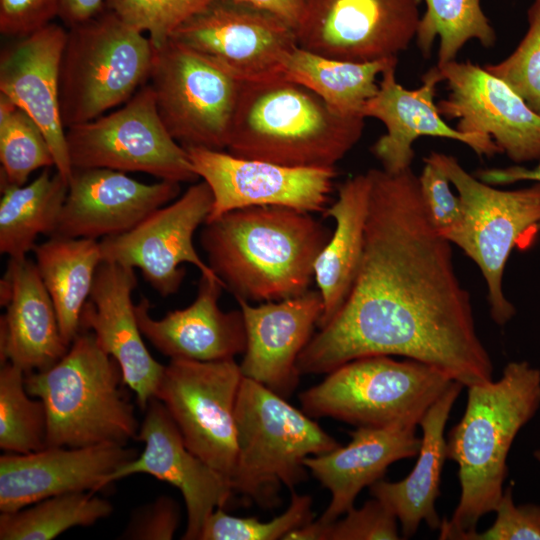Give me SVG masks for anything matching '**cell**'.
Segmentation results:
<instances>
[{
  "instance_id": "6da1fadb",
  "label": "cell",
  "mask_w": 540,
  "mask_h": 540,
  "mask_svg": "<svg viewBox=\"0 0 540 540\" xmlns=\"http://www.w3.org/2000/svg\"><path fill=\"white\" fill-rule=\"evenodd\" d=\"M364 246L351 291L300 353L302 374L329 373L357 358L397 355L469 387L493 380L471 297L452 243L432 225L411 168L370 169Z\"/></svg>"
},
{
  "instance_id": "7a4b0ae2",
  "label": "cell",
  "mask_w": 540,
  "mask_h": 540,
  "mask_svg": "<svg viewBox=\"0 0 540 540\" xmlns=\"http://www.w3.org/2000/svg\"><path fill=\"white\" fill-rule=\"evenodd\" d=\"M331 234L311 213L254 206L207 221L200 243L226 290L236 299L262 303L308 292Z\"/></svg>"
},
{
  "instance_id": "3957f363",
  "label": "cell",
  "mask_w": 540,
  "mask_h": 540,
  "mask_svg": "<svg viewBox=\"0 0 540 540\" xmlns=\"http://www.w3.org/2000/svg\"><path fill=\"white\" fill-rule=\"evenodd\" d=\"M467 388L464 414L446 439L447 458L458 465L461 493L451 518L441 521V540H459L495 511L512 443L540 407V370L524 360L512 361L497 381Z\"/></svg>"
},
{
  "instance_id": "277c9868",
  "label": "cell",
  "mask_w": 540,
  "mask_h": 540,
  "mask_svg": "<svg viewBox=\"0 0 540 540\" xmlns=\"http://www.w3.org/2000/svg\"><path fill=\"white\" fill-rule=\"evenodd\" d=\"M364 119L284 76L242 81L227 150L288 167L335 168L359 141Z\"/></svg>"
},
{
  "instance_id": "5b68a950",
  "label": "cell",
  "mask_w": 540,
  "mask_h": 540,
  "mask_svg": "<svg viewBox=\"0 0 540 540\" xmlns=\"http://www.w3.org/2000/svg\"><path fill=\"white\" fill-rule=\"evenodd\" d=\"M125 386L118 363L84 329L54 365L25 374L27 392L46 409L47 447L137 439L140 425Z\"/></svg>"
},
{
  "instance_id": "8992f818",
  "label": "cell",
  "mask_w": 540,
  "mask_h": 540,
  "mask_svg": "<svg viewBox=\"0 0 540 540\" xmlns=\"http://www.w3.org/2000/svg\"><path fill=\"white\" fill-rule=\"evenodd\" d=\"M235 421L237 455L232 488L264 508L279 505L282 485L292 490L306 479L307 457L339 446L286 398L244 376Z\"/></svg>"
},
{
  "instance_id": "52a82bcc",
  "label": "cell",
  "mask_w": 540,
  "mask_h": 540,
  "mask_svg": "<svg viewBox=\"0 0 540 540\" xmlns=\"http://www.w3.org/2000/svg\"><path fill=\"white\" fill-rule=\"evenodd\" d=\"M67 30L60 67L65 128L127 102L149 80L155 54L145 33L106 7Z\"/></svg>"
},
{
  "instance_id": "ba28073f",
  "label": "cell",
  "mask_w": 540,
  "mask_h": 540,
  "mask_svg": "<svg viewBox=\"0 0 540 540\" xmlns=\"http://www.w3.org/2000/svg\"><path fill=\"white\" fill-rule=\"evenodd\" d=\"M327 374L300 394L302 411L311 418L330 417L357 427L418 426L453 381L433 366L389 355L357 358Z\"/></svg>"
},
{
  "instance_id": "9c48e42d",
  "label": "cell",
  "mask_w": 540,
  "mask_h": 540,
  "mask_svg": "<svg viewBox=\"0 0 540 540\" xmlns=\"http://www.w3.org/2000/svg\"><path fill=\"white\" fill-rule=\"evenodd\" d=\"M424 161L438 166L458 193L463 222L454 244L480 269L491 317L504 326L516 313L503 291L505 266L512 250L531 244L540 231V183L501 190L471 175L451 155L431 152Z\"/></svg>"
},
{
  "instance_id": "30bf717a",
  "label": "cell",
  "mask_w": 540,
  "mask_h": 540,
  "mask_svg": "<svg viewBox=\"0 0 540 540\" xmlns=\"http://www.w3.org/2000/svg\"><path fill=\"white\" fill-rule=\"evenodd\" d=\"M148 81L160 118L182 147L227 149L242 81L170 38L155 48Z\"/></svg>"
},
{
  "instance_id": "8fae6325",
  "label": "cell",
  "mask_w": 540,
  "mask_h": 540,
  "mask_svg": "<svg viewBox=\"0 0 540 540\" xmlns=\"http://www.w3.org/2000/svg\"><path fill=\"white\" fill-rule=\"evenodd\" d=\"M66 140L73 169L142 172L178 183L199 178L160 118L149 83L121 108L66 128Z\"/></svg>"
},
{
  "instance_id": "7c38bea8",
  "label": "cell",
  "mask_w": 540,
  "mask_h": 540,
  "mask_svg": "<svg viewBox=\"0 0 540 540\" xmlns=\"http://www.w3.org/2000/svg\"><path fill=\"white\" fill-rule=\"evenodd\" d=\"M242 379L234 359H170L154 397L170 413L189 450L230 482L237 455L235 410Z\"/></svg>"
},
{
  "instance_id": "4fadbf2b",
  "label": "cell",
  "mask_w": 540,
  "mask_h": 540,
  "mask_svg": "<svg viewBox=\"0 0 540 540\" xmlns=\"http://www.w3.org/2000/svg\"><path fill=\"white\" fill-rule=\"evenodd\" d=\"M420 0H307L298 46L341 61L397 58L416 37Z\"/></svg>"
},
{
  "instance_id": "5bb4252c",
  "label": "cell",
  "mask_w": 540,
  "mask_h": 540,
  "mask_svg": "<svg viewBox=\"0 0 540 540\" xmlns=\"http://www.w3.org/2000/svg\"><path fill=\"white\" fill-rule=\"evenodd\" d=\"M212 204L207 183L192 184L171 204L154 210L129 231L99 240L102 260L140 269L145 281L162 297L177 293L181 287L186 273L183 263L195 266L201 276L222 282L193 243L194 233L207 221Z\"/></svg>"
},
{
  "instance_id": "9a60e30c",
  "label": "cell",
  "mask_w": 540,
  "mask_h": 540,
  "mask_svg": "<svg viewBox=\"0 0 540 540\" xmlns=\"http://www.w3.org/2000/svg\"><path fill=\"white\" fill-rule=\"evenodd\" d=\"M212 60L240 81L283 76V63L298 45L296 31L267 12L215 0L170 36Z\"/></svg>"
},
{
  "instance_id": "2e32d148",
  "label": "cell",
  "mask_w": 540,
  "mask_h": 540,
  "mask_svg": "<svg viewBox=\"0 0 540 540\" xmlns=\"http://www.w3.org/2000/svg\"><path fill=\"white\" fill-rule=\"evenodd\" d=\"M185 149L195 174L212 192L213 204L207 221L254 206L323 213L337 175L335 168L288 167L234 156L223 150Z\"/></svg>"
},
{
  "instance_id": "e0dca14e",
  "label": "cell",
  "mask_w": 540,
  "mask_h": 540,
  "mask_svg": "<svg viewBox=\"0 0 540 540\" xmlns=\"http://www.w3.org/2000/svg\"><path fill=\"white\" fill-rule=\"evenodd\" d=\"M449 94L437 102L456 129L492 140L515 163L540 161V116L501 79L484 67L457 60L436 65Z\"/></svg>"
},
{
  "instance_id": "ac0fdd59",
  "label": "cell",
  "mask_w": 540,
  "mask_h": 540,
  "mask_svg": "<svg viewBox=\"0 0 540 540\" xmlns=\"http://www.w3.org/2000/svg\"><path fill=\"white\" fill-rule=\"evenodd\" d=\"M144 411L137 435L144 443L142 453L110 474L105 487L137 473L168 482L179 489L186 505L187 526L182 539L199 540L208 517L230 502L234 492L231 482L189 450L160 400L151 399Z\"/></svg>"
},
{
  "instance_id": "d6986e66",
  "label": "cell",
  "mask_w": 540,
  "mask_h": 540,
  "mask_svg": "<svg viewBox=\"0 0 540 540\" xmlns=\"http://www.w3.org/2000/svg\"><path fill=\"white\" fill-rule=\"evenodd\" d=\"M68 30L50 23L1 51L0 93L40 127L56 171L69 184L72 167L60 112V67Z\"/></svg>"
},
{
  "instance_id": "ffe728a7",
  "label": "cell",
  "mask_w": 540,
  "mask_h": 540,
  "mask_svg": "<svg viewBox=\"0 0 540 540\" xmlns=\"http://www.w3.org/2000/svg\"><path fill=\"white\" fill-rule=\"evenodd\" d=\"M133 268L102 261L80 318V329L91 331L99 347L119 365L126 385L145 410L155 397L165 365L148 351L140 330L132 292Z\"/></svg>"
},
{
  "instance_id": "44dd1931",
  "label": "cell",
  "mask_w": 540,
  "mask_h": 540,
  "mask_svg": "<svg viewBox=\"0 0 540 540\" xmlns=\"http://www.w3.org/2000/svg\"><path fill=\"white\" fill-rule=\"evenodd\" d=\"M136 456V450L117 443L2 455L0 510L16 511L59 494L98 492L110 474Z\"/></svg>"
},
{
  "instance_id": "7402d4cb",
  "label": "cell",
  "mask_w": 540,
  "mask_h": 540,
  "mask_svg": "<svg viewBox=\"0 0 540 540\" xmlns=\"http://www.w3.org/2000/svg\"><path fill=\"white\" fill-rule=\"evenodd\" d=\"M180 190L178 182L147 184L108 168L74 169L54 235L98 240L125 233Z\"/></svg>"
},
{
  "instance_id": "603a6c76",
  "label": "cell",
  "mask_w": 540,
  "mask_h": 540,
  "mask_svg": "<svg viewBox=\"0 0 540 540\" xmlns=\"http://www.w3.org/2000/svg\"><path fill=\"white\" fill-rule=\"evenodd\" d=\"M236 300L246 330V348L239 364L242 375L288 398L301 376L298 357L323 314L319 291L258 305Z\"/></svg>"
},
{
  "instance_id": "cb8c5ba5",
  "label": "cell",
  "mask_w": 540,
  "mask_h": 540,
  "mask_svg": "<svg viewBox=\"0 0 540 540\" xmlns=\"http://www.w3.org/2000/svg\"><path fill=\"white\" fill-rule=\"evenodd\" d=\"M396 65L382 72L377 93L362 109V115L380 120L386 127L371 147L373 155L389 173L411 168L413 143L421 136L448 138L469 146L479 157L500 153L492 140L469 136L450 127L442 118L435 103L436 87L443 82L437 66L422 76L417 89H405L395 76Z\"/></svg>"
},
{
  "instance_id": "d4e9b609",
  "label": "cell",
  "mask_w": 540,
  "mask_h": 540,
  "mask_svg": "<svg viewBox=\"0 0 540 540\" xmlns=\"http://www.w3.org/2000/svg\"><path fill=\"white\" fill-rule=\"evenodd\" d=\"M222 289V282L201 276L194 301L161 319L151 317L150 302L142 298L135 313L143 336L170 359H234L246 348L245 324L240 309L225 312L219 308Z\"/></svg>"
},
{
  "instance_id": "484cf974",
  "label": "cell",
  "mask_w": 540,
  "mask_h": 540,
  "mask_svg": "<svg viewBox=\"0 0 540 540\" xmlns=\"http://www.w3.org/2000/svg\"><path fill=\"white\" fill-rule=\"evenodd\" d=\"M0 362H10L25 374L45 370L68 351L52 299L35 262L9 259L0 281Z\"/></svg>"
},
{
  "instance_id": "4316f807",
  "label": "cell",
  "mask_w": 540,
  "mask_h": 540,
  "mask_svg": "<svg viewBox=\"0 0 540 540\" xmlns=\"http://www.w3.org/2000/svg\"><path fill=\"white\" fill-rule=\"evenodd\" d=\"M417 425L397 423L384 427H357L346 446L309 456L305 467L331 493V501L317 520L326 524L354 507L361 490L382 479L396 461L416 457L421 438Z\"/></svg>"
},
{
  "instance_id": "83f0119b",
  "label": "cell",
  "mask_w": 540,
  "mask_h": 540,
  "mask_svg": "<svg viewBox=\"0 0 540 540\" xmlns=\"http://www.w3.org/2000/svg\"><path fill=\"white\" fill-rule=\"evenodd\" d=\"M464 386L452 381L428 408L419 422L421 446L412 471L402 480H378L370 486L374 498L383 502L396 516L404 538L413 536L422 522L438 530L441 519L435 508L440 496L441 473L447 459L445 426Z\"/></svg>"
},
{
  "instance_id": "f1b7e54d",
  "label": "cell",
  "mask_w": 540,
  "mask_h": 540,
  "mask_svg": "<svg viewBox=\"0 0 540 540\" xmlns=\"http://www.w3.org/2000/svg\"><path fill=\"white\" fill-rule=\"evenodd\" d=\"M370 193L368 172L355 175L338 188L336 200L323 215L335 221L331 237L314 264V280L323 301L318 328L329 323L345 303L362 258Z\"/></svg>"
},
{
  "instance_id": "f546056e",
  "label": "cell",
  "mask_w": 540,
  "mask_h": 540,
  "mask_svg": "<svg viewBox=\"0 0 540 540\" xmlns=\"http://www.w3.org/2000/svg\"><path fill=\"white\" fill-rule=\"evenodd\" d=\"M33 253L54 304L62 337L70 346L80 331L81 313L103 261L99 240L53 235L36 244Z\"/></svg>"
},
{
  "instance_id": "4dcf8cb0",
  "label": "cell",
  "mask_w": 540,
  "mask_h": 540,
  "mask_svg": "<svg viewBox=\"0 0 540 540\" xmlns=\"http://www.w3.org/2000/svg\"><path fill=\"white\" fill-rule=\"evenodd\" d=\"M67 191L68 183L49 168L28 184L1 186V254L13 259L27 257L39 235H54Z\"/></svg>"
},
{
  "instance_id": "1f68e13d",
  "label": "cell",
  "mask_w": 540,
  "mask_h": 540,
  "mask_svg": "<svg viewBox=\"0 0 540 540\" xmlns=\"http://www.w3.org/2000/svg\"><path fill=\"white\" fill-rule=\"evenodd\" d=\"M398 58L355 63L327 58L298 45L286 57L282 74L304 85L343 115H362L365 103L378 91L376 78ZM364 117V116H363Z\"/></svg>"
},
{
  "instance_id": "d6a6232c",
  "label": "cell",
  "mask_w": 540,
  "mask_h": 540,
  "mask_svg": "<svg viewBox=\"0 0 540 540\" xmlns=\"http://www.w3.org/2000/svg\"><path fill=\"white\" fill-rule=\"evenodd\" d=\"M96 492L82 491L55 495L29 507L1 512V540H51L64 531L87 527L112 513V505Z\"/></svg>"
},
{
  "instance_id": "836d02e7",
  "label": "cell",
  "mask_w": 540,
  "mask_h": 540,
  "mask_svg": "<svg viewBox=\"0 0 540 540\" xmlns=\"http://www.w3.org/2000/svg\"><path fill=\"white\" fill-rule=\"evenodd\" d=\"M426 11L420 18L416 43L428 56L439 38L438 62L443 65L456 60L461 48L470 40L484 47L496 42V33L483 12L481 0H424Z\"/></svg>"
},
{
  "instance_id": "e575fe53",
  "label": "cell",
  "mask_w": 540,
  "mask_h": 540,
  "mask_svg": "<svg viewBox=\"0 0 540 540\" xmlns=\"http://www.w3.org/2000/svg\"><path fill=\"white\" fill-rule=\"evenodd\" d=\"M25 373L5 362L0 369V448L27 454L47 447V414L39 398L31 399Z\"/></svg>"
},
{
  "instance_id": "d590c367",
  "label": "cell",
  "mask_w": 540,
  "mask_h": 540,
  "mask_svg": "<svg viewBox=\"0 0 540 540\" xmlns=\"http://www.w3.org/2000/svg\"><path fill=\"white\" fill-rule=\"evenodd\" d=\"M1 186L26 184L41 168L55 167L50 146L36 122L0 93Z\"/></svg>"
},
{
  "instance_id": "8d00e7d4",
  "label": "cell",
  "mask_w": 540,
  "mask_h": 540,
  "mask_svg": "<svg viewBox=\"0 0 540 540\" xmlns=\"http://www.w3.org/2000/svg\"><path fill=\"white\" fill-rule=\"evenodd\" d=\"M313 521L312 498L291 491L288 508L268 522L235 517L217 508L206 520L199 540H279Z\"/></svg>"
},
{
  "instance_id": "74e56055",
  "label": "cell",
  "mask_w": 540,
  "mask_h": 540,
  "mask_svg": "<svg viewBox=\"0 0 540 540\" xmlns=\"http://www.w3.org/2000/svg\"><path fill=\"white\" fill-rule=\"evenodd\" d=\"M342 519L330 523L313 520L290 532L284 540H398V520L380 500L374 498L362 507H352Z\"/></svg>"
},
{
  "instance_id": "f35d334b",
  "label": "cell",
  "mask_w": 540,
  "mask_h": 540,
  "mask_svg": "<svg viewBox=\"0 0 540 540\" xmlns=\"http://www.w3.org/2000/svg\"><path fill=\"white\" fill-rule=\"evenodd\" d=\"M528 30L517 48L504 60L485 65L540 116V0L527 12Z\"/></svg>"
},
{
  "instance_id": "ab89813d",
  "label": "cell",
  "mask_w": 540,
  "mask_h": 540,
  "mask_svg": "<svg viewBox=\"0 0 540 540\" xmlns=\"http://www.w3.org/2000/svg\"><path fill=\"white\" fill-rule=\"evenodd\" d=\"M215 0H105V7L145 33L155 48Z\"/></svg>"
},
{
  "instance_id": "60d3db41",
  "label": "cell",
  "mask_w": 540,
  "mask_h": 540,
  "mask_svg": "<svg viewBox=\"0 0 540 540\" xmlns=\"http://www.w3.org/2000/svg\"><path fill=\"white\" fill-rule=\"evenodd\" d=\"M424 163L418 178L427 215L436 231L454 244L463 222L461 201L452 192L445 173L433 163Z\"/></svg>"
},
{
  "instance_id": "b9f144b4",
  "label": "cell",
  "mask_w": 540,
  "mask_h": 540,
  "mask_svg": "<svg viewBox=\"0 0 540 540\" xmlns=\"http://www.w3.org/2000/svg\"><path fill=\"white\" fill-rule=\"evenodd\" d=\"M496 518L485 531L463 534L459 540H540V505H516L508 486L494 511Z\"/></svg>"
},
{
  "instance_id": "7bdbcfd3",
  "label": "cell",
  "mask_w": 540,
  "mask_h": 540,
  "mask_svg": "<svg viewBox=\"0 0 540 540\" xmlns=\"http://www.w3.org/2000/svg\"><path fill=\"white\" fill-rule=\"evenodd\" d=\"M180 520L179 506L168 496L135 510L122 538L132 540H170L174 537Z\"/></svg>"
},
{
  "instance_id": "ee69618b",
  "label": "cell",
  "mask_w": 540,
  "mask_h": 540,
  "mask_svg": "<svg viewBox=\"0 0 540 540\" xmlns=\"http://www.w3.org/2000/svg\"><path fill=\"white\" fill-rule=\"evenodd\" d=\"M60 0H0V32L14 39L25 37L58 17Z\"/></svg>"
},
{
  "instance_id": "f6af8a7d",
  "label": "cell",
  "mask_w": 540,
  "mask_h": 540,
  "mask_svg": "<svg viewBox=\"0 0 540 540\" xmlns=\"http://www.w3.org/2000/svg\"><path fill=\"white\" fill-rule=\"evenodd\" d=\"M267 12L281 19L293 29L303 15L307 0H229Z\"/></svg>"
},
{
  "instance_id": "bcb514c9",
  "label": "cell",
  "mask_w": 540,
  "mask_h": 540,
  "mask_svg": "<svg viewBox=\"0 0 540 540\" xmlns=\"http://www.w3.org/2000/svg\"><path fill=\"white\" fill-rule=\"evenodd\" d=\"M105 7V0H60L58 17L67 28L96 16Z\"/></svg>"
},
{
  "instance_id": "7dc6e473",
  "label": "cell",
  "mask_w": 540,
  "mask_h": 540,
  "mask_svg": "<svg viewBox=\"0 0 540 540\" xmlns=\"http://www.w3.org/2000/svg\"><path fill=\"white\" fill-rule=\"evenodd\" d=\"M476 177L490 185L510 184L522 180H532L540 183V162L533 169L522 166L485 169L479 171Z\"/></svg>"
},
{
  "instance_id": "c3c4849f",
  "label": "cell",
  "mask_w": 540,
  "mask_h": 540,
  "mask_svg": "<svg viewBox=\"0 0 540 540\" xmlns=\"http://www.w3.org/2000/svg\"><path fill=\"white\" fill-rule=\"evenodd\" d=\"M534 458L538 461L540 464V449H537L534 451Z\"/></svg>"
}]
</instances>
